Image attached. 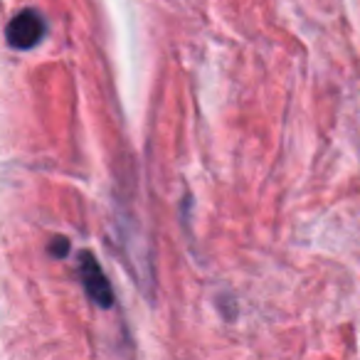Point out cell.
<instances>
[{
	"label": "cell",
	"mask_w": 360,
	"mask_h": 360,
	"mask_svg": "<svg viewBox=\"0 0 360 360\" xmlns=\"http://www.w3.org/2000/svg\"><path fill=\"white\" fill-rule=\"evenodd\" d=\"M79 279H82V284H84L86 296H89L96 306H101V309H111V306H114L111 284L91 252H82L79 255Z\"/></svg>",
	"instance_id": "cell-1"
},
{
	"label": "cell",
	"mask_w": 360,
	"mask_h": 360,
	"mask_svg": "<svg viewBox=\"0 0 360 360\" xmlns=\"http://www.w3.org/2000/svg\"><path fill=\"white\" fill-rule=\"evenodd\" d=\"M6 35H8V45L15 47V50H32L45 37V20H42V15L37 11L27 8V11L18 13L13 18Z\"/></svg>",
	"instance_id": "cell-2"
},
{
	"label": "cell",
	"mask_w": 360,
	"mask_h": 360,
	"mask_svg": "<svg viewBox=\"0 0 360 360\" xmlns=\"http://www.w3.org/2000/svg\"><path fill=\"white\" fill-rule=\"evenodd\" d=\"M50 252H52L55 257H65L67 252H70V242H67V237H52Z\"/></svg>",
	"instance_id": "cell-3"
}]
</instances>
